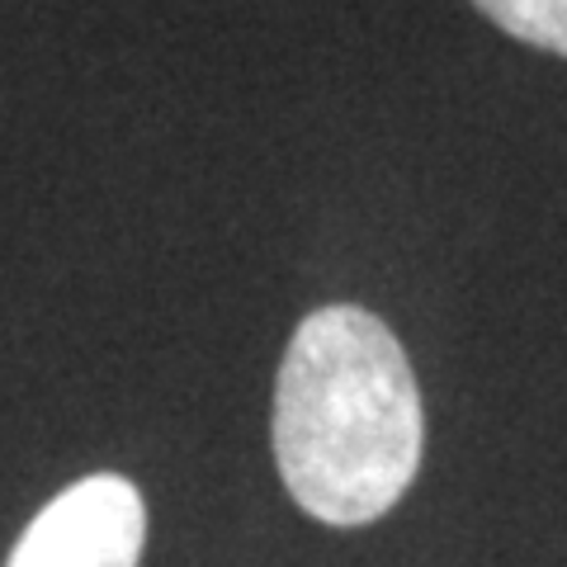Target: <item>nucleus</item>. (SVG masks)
<instances>
[{"label": "nucleus", "instance_id": "f257e3e1", "mask_svg": "<svg viewBox=\"0 0 567 567\" xmlns=\"http://www.w3.org/2000/svg\"><path fill=\"white\" fill-rule=\"evenodd\" d=\"M421 445V393L398 336L350 303L303 317L275 383V458L293 502L322 525H369L412 487Z\"/></svg>", "mask_w": 567, "mask_h": 567}, {"label": "nucleus", "instance_id": "f03ea898", "mask_svg": "<svg viewBox=\"0 0 567 567\" xmlns=\"http://www.w3.org/2000/svg\"><path fill=\"white\" fill-rule=\"evenodd\" d=\"M142 544V492L118 473H91L29 520L6 567H137Z\"/></svg>", "mask_w": 567, "mask_h": 567}, {"label": "nucleus", "instance_id": "7ed1b4c3", "mask_svg": "<svg viewBox=\"0 0 567 567\" xmlns=\"http://www.w3.org/2000/svg\"><path fill=\"white\" fill-rule=\"evenodd\" d=\"M496 29L567 58V0H473Z\"/></svg>", "mask_w": 567, "mask_h": 567}]
</instances>
